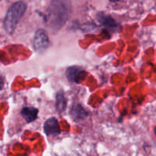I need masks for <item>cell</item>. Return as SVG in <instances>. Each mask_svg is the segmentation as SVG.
<instances>
[{
    "instance_id": "6da1fadb",
    "label": "cell",
    "mask_w": 156,
    "mask_h": 156,
    "mask_svg": "<svg viewBox=\"0 0 156 156\" xmlns=\"http://www.w3.org/2000/svg\"><path fill=\"white\" fill-rule=\"evenodd\" d=\"M70 15V5L66 0H53L49 8L47 22L53 29L62 27Z\"/></svg>"
},
{
    "instance_id": "9c48e42d",
    "label": "cell",
    "mask_w": 156,
    "mask_h": 156,
    "mask_svg": "<svg viewBox=\"0 0 156 156\" xmlns=\"http://www.w3.org/2000/svg\"><path fill=\"white\" fill-rule=\"evenodd\" d=\"M66 108V99L62 92H58L56 97V108L57 112L62 113Z\"/></svg>"
},
{
    "instance_id": "277c9868",
    "label": "cell",
    "mask_w": 156,
    "mask_h": 156,
    "mask_svg": "<svg viewBox=\"0 0 156 156\" xmlns=\"http://www.w3.org/2000/svg\"><path fill=\"white\" fill-rule=\"evenodd\" d=\"M67 79L73 83H80L87 76V73L83 68L78 66L69 67L66 72Z\"/></svg>"
},
{
    "instance_id": "8fae6325",
    "label": "cell",
    "mask_w": 156,
    "mask_h": 156,
    "mask_svg": "<svg viewBox=\"0 0 156 156\" xmlns=\"http://www.w3.org/2000/svg\"><path fill=\"white\" fill-rule=\"evenodd\" d=\"M109 1L111 2H117L120 1V0H109Z\"/></svg>"
},
{
    "instance_id": "8992f818",
    "label": "cell",
    "mask_w": 156,
    "mask_h": 156,
    "mask_svg": "<svg viewBox=\"0 0 156 156\" xmlns=\"http://www.w3.org/2000/svg\"><path fill=\"white\" fill-rule=\"evenodd\" d=\"M98 21L102 26L111 29V30H115L119 27L118 23L116 22L114 18L103 13H101L100 15H98Z\"/></svg>"
},
{
    "instance_id": "52a82bcc",
    "label": "cell",
    "mask_w": 156,
    "mask_h": 156,
    "mask_svg": "<svg viewBox=\"0 0 156 156\" xmlns=\"http://www.w3.org/2000/svg\"><path fill=\"white\" fill-rule=\"evenodd\" d=\"M38 110L31 107H24L21 109V114L27 123H32L37 118Z\"/></svg>"
},
{
    "instance_id": "3957f363",
    "label": "cell",
    "mask_w": 156,
    "mask_h": 156,
    "mask_svg": "<svg viewBox=\"0 0 156 156\" xmlns=\"http://www.w3.org/2000/svg\"><path fill=\"white\" fill-rule=\"evenodd\" d=\"M50 45V40L44 29H38L35 32L33 40L34 49L37 52H44Z\"/></svg>"
},
{
    "instance_id": "30bf717a",
    "label": "cell",
    "mask_w": 156,
    "mask_h": 156,
    "mask_svg": "<svg viewBox=\"0 0 156 156\" xmlns=\"http://www.w3.org/2000/svg\"><path fill=\"white\" fill-rule=\"evenodd\" d=\"M3 86H4V79L0 76V90L2 89Z\"/></svg>"
},
{
    "instance_id": "ba28073f",
    "label": "cell",
    "mask_w": 156,
    "mask_h": 156,
    "mask_svg": "<svg viewBox=\"0 0 156 156\" xmlns=\"http://www.w3.org/2000/svg\"><path fill=\"white\" fill-rule=\"evenodd\" d=\"M88 114V111L83 108L81 105H76L73 106L70 110V115L72 116L75 120H82L87 117Z\"/></svg>"
},
{
    "instance_id": "5b68a950",
    "label": "cell",
    "mask_w": 156,
    "mask_h": 156,
    "mask_svg": "<svg viewBox=\"0 0 156 156\" xmlns=\"http://www.w3.org/2000/svg\"><path fill=\"white\" fill-rule=\"evenodd\" d=\"M44 130L47 136H56L60 133V127L57 119L56 117L47 119L44 123Z\"/></svg>"
},
{
    "instance_id": "7a4b0ae2",
    "label": "cell",
    "mask_w": 156,
    "mask_h": 156,
    "mask_svg": "<svg viewBox=\"0 0 156 156\" xmlns=\"http://www.w3.org/2000/svg\"><path fill=\"white\" fill-rule=\"evenodd\" d=\"M27 5L21 1L16 2L9 8L3 21L4 28L8 34H11L15 31L18 23L25 13Z\"/></svg>"
}]
</instances>
